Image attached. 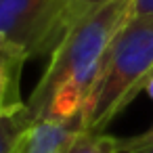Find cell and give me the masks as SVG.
Wrapping results in <instances>:
<instances>
[{
  "instance_id": "1",
  "label": "cell",
  "mask_w": 153,
  "mask_h": 153,
  "mask_svg": "<svg viewBox=\"0 0 153 153\" xmlns=\"http://www.w3.org/2000/svg\"><path fill=\"white\" fill-rule=\"evenodd\" d=\"M132 4L134 0H109L67 32L25 101V113L32 122L67 120L84 111L109 46L132 17Z\"/></svg>"
},
{
  "instance_id": "2",
  "label": "cell",
  "mask_w": 153,
  "mask_h": 153,
  "mask_svg": "<svg viewBox=\"0 0 153 153\" xmlns=\"http://www.w3.org/2000/svg\"><path fill=\"white\" fill-rule=\"evenodd\" d=\"M153 76V13L132 15L103 61L101 78L84 107L86 130L105 128L140 94Z\"/></svg>"
},
{
  "instance_id": "3",
  "label": "cell",
  "mask_w": 153,
  "mask_h": 153,
  "mask_svg": "<svg viewBox=\"0 0 153 153\" xmlns=\"http://www.w3.org/2000/svg\"><path fill=\"white\" fill-rule=\"evenodd\" d=\"M71 0H0V51L34 59L53 55L67 36Z\"/></svg>"
},
{
  "instance_id": "4",
  "label": "cell",
  "mask_w": 153,
  "mask_h": 153,
  "mask_svg": "<svg viewBox=\"0 0 153 153\" xmlns=\"http://www.w3.org/2000/svg\"><path fill=\"white\" fill-rule=\"evenodd\" d=\"M65 153H117V138L105 132L82 130L74 136Z\"/></svg>"
},
{
  "instance_id": "5",
  "label": "cell",
  "mask_w": 153,
  "mask_h": 153,
  "mask_svg": "<svg viewBox=\"0 0 153 153\" xmlns=\"http://www.w3.org/2000/svg\"><path fill=\"white\" fill-rule=\"evenodd\" d=\"M117 153H153V124L140 134L117 138Z\"/></svg>"
},
{
  "instance_id": "6",
  "label": "cell",
  "mask_w": 153,
  "mask_h": 153,
  "mask_svg": "<svg viewBox=\"0 0 153 153\" xmlns=\"http://www.w3.org/2000/svg\"><path fill=\"white\" fill-rule=\"evenodd\" d=\"M109 0H71V11H69V23H71V27L82 19V17H86L88 13H92V11H97L99 7H103V4H107ZM69 27V30H71Z\"/></svg>"
},
{
  "instance_id": "7",
  "label": "cell",
  "mask_w": 153,
  "mask_h": 153,
  "mask_svg": "<svg viewBox=\"0 0 153 153\" xmlns=\"http://www.w3.org/2000/svg\"><path fill=\"white\" fill-rule=\"evenodd\" d=\"M145 13H153V0H134L132 15H145Z\"/></svg>"
},
{
  "instance_id": "8",
  "label": "cell",
  "mask_w": 153,
  "mask_h": 153,
  "mask_svg": "<svg viewBox=\"0 0 153 153\" xmlns=\"http://www.w3.org/2000/svg\"><path fill=\"white\" fill-rule=\"evenodd\" d=\"M145 92L151 97V101H153V76L149 78V82H147V86H145Z\"/></svg>"
}]
</instances>
